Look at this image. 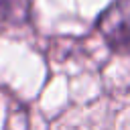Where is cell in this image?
Returning <instances> with one entry per match:
<instances>
[{
    "instance_id": "cell-1",
    "label": "cell",
    "mask_w": 130,
    "mask_h": 130,
    "mask_svg": "<svg viewBox=\"0 0 130 130\" xmlns=\"http://www.w3.org/2000/svg\"><path fill=\"white\" fill-rule=\"evenodd\" d=\"M98 28L118 51H130V0L114 2L100 18Z\"/></svg>"
}]
</instances>
